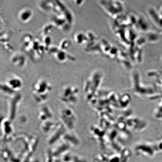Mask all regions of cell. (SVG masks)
<instances>
[{
  "label": "cell",
  "mask_w": 162,
  "mask_h": 162,
  "mask_svg": "<svg viewBox=\"0 0 162 162\" xmlns=\"http://www.w3.org/2000/svg\"><path fill=\"white\" fill-rule=\"evenodd\" d=\"M53 21L54 25L56 26L59 27H61L62 29L69 28V24L66 18L63 14H55L53 18Z\"/></svg>",
  "instance_id": "1"
},
{
  "label": "cell",
  "mask_w": 162,
  "mask_h": 162,
  "mask_svg": "<svg viewBox=\"0 0 162 162\" xmlns=\"http://www.w3.org/2000/svg\"><path fill=\"white\" fill-rule=\"evenodd\" d=\"M11 62L15 66L22 67L25 64L26 58L23 54L17 53L12 56L11 58Z\"/></svg>",
  "instance_id": "2"
},
{
  "label": "cell",
  "mask_w": 162,
  "mask_h": 162,
  "mask_svg": "<svg viewBox=\"0 0 162 162\" xmlns=\"http://www.w3.org/2000/svg\"><path fill=\"white\" fill-rule=\"evenodd\" d=\"M33 15V12L31 9L28 8H24L20 11L18 17L20 21L23 23H27L31 20Z\"/></svg>",
  "instance_id": "3"
},
{
  "label": "cell",
  "mask_w": 162,
  "mask_h": 162,
  "mask_svg": "<svg viewBox=\"0 0 162 162\" xmlns=\"http://www.w3.org/2000/svg\"><path fill=\"white\" fill-rule=\"evenodd\" d=\"M34 40L30 34H26L23 36L22 39V47L26 52L30 53Z\"/></svg>",
  "instance_id": "4"
},
{
  "label": "cell",
  "mask_w": 162,
  "mask_h": 162,
  "mask_svg": "<svg viewBox=\"0 0 162 162\" xmlns=\"http://www.w3.org/2000/svg\"><path fill=\"white\" fill-rule=\"evenodd\" d=\"M42 43L43 44L46 52H48L50 48V45L52 43V38L49 35L43 36L42 37Z\"/></svg>",
  "instance_id": "5"
},
{
  "label": "cell",
  "mask_w": 162,
  "mask_h": 162,
  "mask_svg": "<svg viewBox=\"0 0 162 162\" xmlns=\"http://www.w3.org/2000/svg\"><path fill=\"white\" fill-rule=\"evenodd\" d=\"M70 45L71 42L70 40L67 39H65L61 41L58 48L60 50L66 51V50L70 48Z\"/></svg>",
  "instance_id": "6"
},
{
  "label": "cell",
  "mask_w": 162,
  "mask_h": 162,
  "mask_svg": "<svg viewBox=\"0 0 162 162\" xmlns=\"http://www.w3.org/2000/svg\"><path fill=\"white\" fill-rule=\"evenodd\" d=\"M8 83L11 86L15 88V87L20 86L22 84V82L20 79L18 77H12L8 80Z\"/></svg>",
  "instance_id": "7"
},
{
  "label": "cell",
  "mask_w": 162,
  "mask_h": 162,
  "mask_svg": "<svg viewBox=\"0 0 162 162\" xmlns=\"http://www.w3.org/2000/svg\"><path fill=\"white\" fill-rule=\"evenodd\" d=\"M53 27V24H48L45 26L42 29L41 33V37L44 36L48 35L49 33L51 32Z\"/></svg>",
  "instance_id": "8"
},
{
  "label": "cell",
  "mask_w": 162,
  "mask_h": 162,
  "mask_svg": "<svg viewBox=\"0 0 162 162\" xmlns=\"http://www.w3.org/2000/svg\"><path fill=\"white\" fill-rule=\"evenodd\" d=\"M1 45H2L3 48L6 51L9 52H12L14 50V48L11 44L9 43L8 41L1 43Z\"/></svg>",
  "instance_id": "9"
}]
</instances>
